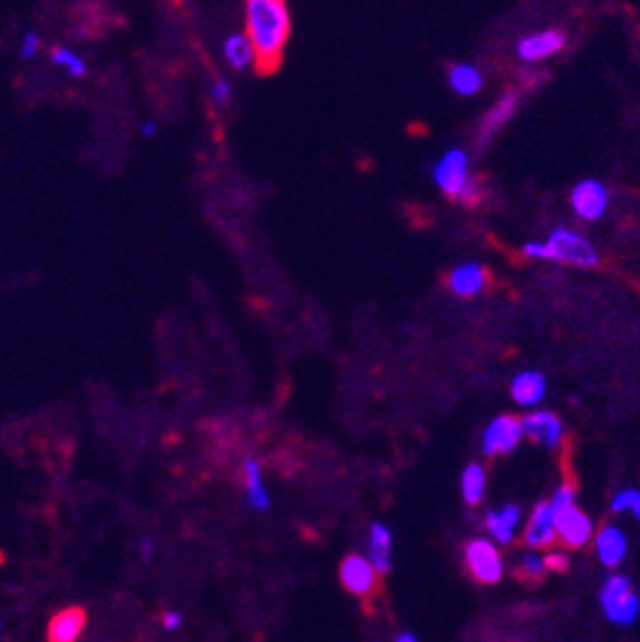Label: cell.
I'll use <instances>...</instances> for the list:
<instances>
[{
	"label": "cell",
	"mask_w": 640,
	"mask_h": 642,
	"mask_svg": "<svg viewBox=\"0 0 640 642\" xmlns=\"http://www.w3.org/2000/svg\"><path fill=\"white\" fill-rule=\"evenodd\" d=\"M246 36L254 47L256 70L274 72L280 67L290 39V8L282 0L246 3Z\"/></svg>",
	"instance_id": "1"
},
{
	"label": "cell",
	"mask_w": 640,
	"mask_h": 642,
	"mask_svg": "<svg viewBox=\"0 0 640 642\" xmlns=\"http://www.w3.org/2000/svg\"><path fill=\"white\" fill-rule=\"evenodd\" d=\"M433 180L443 195L459 203L474 205L479 200V185L472 174V159L464 149H448L433 167Z\"/></svg>",
	"instance_id": "2"
},
{
	"label": "cell",
	"mask_w": 640,
	"mask_h": 642,
	"mask_svg": "<svg viewBox=\"0 0 640 642\" xmlns=\"http://www.w3.org/2000/svg\"><path fill=\"white\" fill-rule=\"evenodd\" d=\"M600 604L605 617L617 627H630L640 617V596L633 591V581L623 573L607 576L600 589Z\"/></svg>",
	"instance_id": "3"
},
{
	"label": "cell",
	"mask_w": 640,
	"mask_h": 642,
	"mask_svg": "<svg viewBox=\"0 0 640 642\" xmlns=\"http://www.w3.org/2000/svg\"><path fill=\"white\" fill-rule=\"evenodd\" d=\"M543 243H546V259L561 261V264H571V267L582 269H592L600 264L597 249H594L582 233L571 231V228H556Z\"/></svg>",
	"instance_id": "4"
},
{
	"label": "cell",
	"mask_w": 640,
	"mask_h": 642,
	"mask_svg": "<svg viewBox=\"0 0 640 642\" xmlns=\"http://www.w3.org/2000/svg\"><path fill=\"white\" fill-rule=\"evenodd\" d=\"M464 563L466 571L477 584L492 586L502 579L505 573V563H502L500 548L492 540L474 538L472 543H466L464 550Z\"/></svg>",
	"instance_id": "5"
},
{
	"label": "cell",
	"mask_w": 640,
	"mask_h": 642,
	"mask_svg": "<svg viewBox=\"0 0 640 642\" xmlns=\"http://www.w3.org/2000/svg\"><path fill=\"white\" fill-rule=\"evenodd\" d=\"M520 440H523V428H520L518 417L500 415L484 428L482 451L489 458L507 456L520 446Z\"/></svg>",
	"instance_id": "6"
},
{
	"label": "cell",
	"mask_w": 640,
	"mask_h": 642,
	"mask_svg": "<svg viewBox=\"0 0 640 642\" xmlns=\"http://www.w3.org/2000/svg\"><path fill=\"white\" fill-rule=\"evenodd\" d=\"M341 584H344V589L349 591V594L369 599V596L377 594L379 573L374 571L369 558L359 556V553H351V556H346L344 563H341Z\"/></svg>",
	"instance_id": "7"
},
{
	"label": "cell",
	"mask_w": 640,
	"mask_h": 642,
	"mask_svg": "<svg viewBox=\"0 0 640 642\" xmlns=\"http://www.w3.org/2000/svg\"><path fill=\"white\" fill-rule=\"evenodd\" d=\"M520 428H523V438L536 440L546 448H559L561 440H564V423L551 410L528 412L525 417H520Z\"/></svg>",
	"instance_id": "8"
},
{
	"label": "cell",
	"mask_w": 640,
	"mask_h": 642,
	"mask_svg": "<svg viewBox=\"0 0 640 642\" xmlns=\"http://www.w3.org/2000/svg\"><path fill=\"white\" fill-rule=\"evenodd\" d=\"M523 543L528 550H551L553 545L559 543L556 535V517H553L548 502H541L538 507H533V515L528 517L523 530Z\"/></svg>",
	"instance_id": "9"
},
{
	"label": "cell",
	"mask_w": 640,
	"mask_h": 642,
	"mask_svg": "<svg viewBox=\"0 0 640 642\" xmlns=\"http://www.w3.org/2000/svg\"><path fill=\"white\" fill-rule=\"evenodd\" d=\"M610 205V192L600 180H582L571 190V208L582 220H600Z\"/></svg>",
	"instance_id": "10"
},
{
	"label": "cell",
	"mask_w": 640,
	"mask_h": 642,
	"mask_svg": "<svg viewBox=\"0 0 640 642\" xmlns=\"http://www.w3.org/2000/svg\"><path fill=\"white\" fill-rule=\"evenodd\" d=\"M556 535L566 548H584L594 538V522L587 512L579 507H571L561 515H556Z\"/></svg>",
	"instance_id": "11"
},
{
	"label": "cell",
	"mask_w": 640,
	"mask_h": 642,
	"mask_svg": "<svg viewBox=\"0 0 640 642\" xmlns=\"http://www.w3.org/2000/svg\"><path fill=\"white\" fill-rule=\"evenodd\" d=\"M594 553L600 558L602 566L617 568L628 556V535L615 525H602L594 533Z\"/></svg>",
	"instance_id": "12"
},
{
	"label": "cell",
	"mask_w": 640,
	"mask_h": 642,
	"mask_svg": "<svg viewBox=\"0 0 640 642\" xmlns=\"http://www.w3.org/2000/svg\"><path fill=\"white\" fill-rule=\"evenodd\" d=\"M88 625V614L82 607H67L49 619L47 642H80Z\"/></svg>",
	"instance_id": "13"
},
{
	"label": "cell",
	"mask_w": 640,
	"mask_h": 642,
	"mask_svg": "<svg viewBox=\"0 0 640 642\" xmlns=\"http://www.w3.org/2000/svg\"><path fill=\"white\" fill-rule=\"evenodd\" d=\"M566 47V36L556 29L538 31V34H530L525 39H520L518 44V57L523 62H541V59L553 57L559 54L561 49Z\"/></svg>",
	"instance_id": "14"
},
{
	"label": "cell",
	"mask_w": 640,
	"mask_h": 642,
	"mask_svg": "<svg viewBox=\"0 0 640 642\" xmlns=\"http://www.w3.org/2000/svg\"><path fill=\"white\" fill-rule=\"evenodd\" d=\"M520 520H523V512H520L518 504H505L502 509L484 515V527L497 545H510L518 535Z\"/></svg>",
	"instance_id": "15"
},
{
	"label": "cell",
	"mask_w": 640,
	"mask_h": 642,
	"mask_svg": "<svg viewBox=\"0 0 640 642\" xmlns=\"http://www.w3.org/2000/svg\"><path fill=\"white\" fill-rule=\"evenodd\" d=\"M487 287V269L477 261L459 264L454 272L448 274V290L459 297H474Z\"/></svg>",
	"instance_id": "16"
},
{
	"label": "cell",
	"mask_w": 640,
	"mask_h": 642,
	"mask_svg": "<svg viewBox=\"0 0 640 642\" xmlns=\"http://www.w3.org/2000/svg\"><path fill=\"white\" fill-rule=\"evenodd\" d=\"M512 400L520 407H536L546 397V376L541 371H520L510 384Z\"/></svg>",
	"instance_id": "17"
},
{
	"label": "cell",
	"mask_w": 640,
	"mask_h": 642,
	"mask_svg": "<svg viewBox=\"0 0 640 642\" xmlns=\"http://www.w3.org/2000/svg\"><path fill=\"white\" fill-rule=\"evenodd\" d=\"M369 563L377 573H387L392 568V530L384 522L369 525Z\"/></svg>",
	"instance_id": "18"
},
{
	"label": "cell",
	"mask_w": 640,
	"mask_h": 642,
	"mask_svg": "<svg viewBox=\"0 0 640 642\" xmlns=\"http://www.w3.org/2000/svg\"><path fill=\"white\" fill-rule=\"evenodd\" d=\"M244 479H246V502L254 512H267L269 509V492L264 486L262 466L256 458H246L244 461Z\"/></svg>",
	"instance_id": "19"
},
{
	"label": "cell",
	"mask_w": 640,
	"mask_h": 642,
	"mask_svg": "<svg viewBox=\"0 0 640 642\" xmlns=\"http://www.w3.org/2000/svg\"><path fill=\"white\" fill-rule=\"evenodd\" d=\"M482 82V72H479L474 64H454V67L448 70V85H451L454 93L464 95V98L477 95L479 90H482Z\"/></svg>",
	"instance_id": "20"
},
{
	"label": "cell",
	"mask_w": 640,
	"mask_h": 642,
	"mask_svg": "<svg viewBox=\"0 0 640 642\" xmlns=\"http://www.w3.org/2000/svg\"><path fill=\"white\" fill-rule=\"evenodd\" d=\"M484 492H487V471H484L482 463H469L461 474V494H464V502L469 507H477L484 499Z\"/></svg>",
	"instance_id": "21"
},
{
	"label": "cell",
	"mask_w": 640,
	"mask_h": 642,
	"mask_svg": "<svg viewBox=\"0 0 640 642\" xmlns=\"http://www.w3.org/2000/svg\"><path fill=\"white\" fill-rule=\"evenodd\" d=\"M223 57L226 62L231 64L233 70H246L251 64H256L254 57V47H251V41L246 34H231L223 44Z\"/></svg>",
	"instance_id": "22"
},
{
	"label": "cell",
	"mask_w": 640,
	"mask_h": 642,
	"mask_svg": "<svg viewBox=\"0 0 640 642\" xmlns=\"http://www.w3.org/2000/svg\"><path fill=\"white\" fill-rule=\"evenodd\" d=\"M515 108H518V95L515 93H507L505 98L497 100V103L492 105V110L487 113V118H484V126H482L484 139H487L489 134H495L497 128L505 126V123L512 118V113H515Z\"/></svg>",
	"instance_id": "23"
},
{
	"label": "cell",
	"mask_w": 640,
	"mask_h": 642,
	"mask_svg": "<svg viewBox=\"0 0 640 642\" xmlns=\"http://www.w3.org/2000/svg\"><path fill=\"white\" fill-rule=\"evenodd\" d=\"M52 62L57 64V67H62V70H67V75L75 77V80H80V77L88 75V64H85V59H82L80 54L72 52V49H67V47L54 49Z\"/></svg>",
	"instance_id": "24"
},
{
	"label": "cell",
	"mask_w": 640,
	"mask_h": 642,
	"mask_svg": "<svg viewBox=\"0 0 640 642\" xmlns=\"http://www.w3.org/2000/svg\"><path fill=\"white\" fill-rule=\"evenodd\" d=\"M546 561H543L541 553H536V550H525L523 556H520L518 561V573L520 579L525 581H541L543 576H546Z\"/></svg>",
	"instance_id": "25"
},
{
	"label": "cell",
	"mask_w": 640,
	"mask_h": 642,
	"mask_svg": "<svg viewBox=\"0 0 640 642\" xmlns=\"http://www.w3.org/2000/svg\"><path fill=\"white\" fill-rule=\"evenodd\" d=\"M610 509L617 512V515L628 512L635 520H640V489H623V492H617L615 497H612Z\"/></svg>",
	"instance_id": "26"
},
{
	"label": "cell",
	"mask_w": 640,
	"mask_h": 642,
	"mask_svg": "<svg viewBox=\"0 0 640 642\" xmlns=\"http://www.w3.org/2000/svg\"><path fill=\"white\" fill-rule=\"evenodd\" d=\"M548 507H551L553 517L561 515V512H566V509L576 507V489L574 484H561L556 492H553V497L548 499Z\"/></svg>",
	"instance_id": "27"
},
{
	"label": "cell",
	"mask_w": 640,
	"mask_h": 642,
	"mask_svg": "<svg viewBox=\"0 0 640 642\" xmlns=\"http://www.w3.org/2000/svg\"><path fill=\"white\" fill-rule=\"evenodd\" d=\"M543 561H546L548 571L564 573L566 568H569V556H566L564 550H548L546 556H543Z\"/></svg>",
	"instance_id": "28"
},
{
	"label": "cell",
	"mask_w": 640,
	"mask_h": 642,
	"mask_svg": "<svg viewBox=\"0 0 640 642\" xmlns=\"http://www.w3.org/2000/svg\"><path fill=\"white\" fill-rule=\"evenodd\" d=\"M210 98L216 100L218 105H226L228 100H231V82H228L226 77H218V80L213 82V87H210Z\"/></svg>",
	"instance_id": "29"
},
{
	"label": "cell",
	"mask_w": 640,
	"mask_h": 642,
	"mask_svg": "<svg viewBox=\"0 0 640 642\" xmlns=\"http://www.w3.org/2000/svg\"><path fill=\"white\" fill-rule=\"evenodd\" d=\"M39 49H41V39L34 34V31H29V34L24 36V41H21V59L36 57Z\"/></svg>",
	"instance_id": "30"
},
{
	"label": "cell",
	"mask_w": 640,
	"mask_h": 642,
	"mask_svg": "<svg viewBox=\"0 0 640 642\" xmlns=\"http://www.w3.org/2000/svg\"><path fill=\"white\" fill-rule=\"evenodd\" d=\"M525 259H543L546 261V243L543 241H528L523 246Z\"/></svg>",
	"instance_id": "31"
},
{
	"label": "cell",
	"mask_w": 640,
	"mask_h": 642,
	"mask_svg": "<svg viewBox=\"0 0 640 642\" xmlns=\"http://www.w3.org/2000/svg\"><path fill=\"white\" fill-rule=\"evenodd\" d=\"M162 627H164V630H167V632L180 630V627H182V614L177 612V609H169V612H164Z\"/></svg>",
	"instance_id": "32"
},
{
	"label": "cell",
	"mask_w": 640,
	"mask_h": 642,
	"mask_svg": "<svg viewBox=\"0 0 640 642\" xmlns=\"http://www.w3.org/2000/svg\"><path fill=\"white\" fill-rule=\"evenodd\" d=\"M139 548H141V558H144V561H152L154 558V538H149V535H146V538H141Z\"/></svg>",
	"instance_id": "33"
},
{
	"label": "cell",
	"mask_w": 640,
	"mask_h": 642,
	"mask_svg": "<svg viewBox=\"0 0 640 642\" xmlns=\"http://www.w3.org/2000/svg\"><path fill=\"white\" fill-rule=\"evenodd\" d=\"M141 134H144V139H154V136H157V123L146 121L144 126H141Z\"/></svg>",
	"instance_id": "34"
},
{
	"label": "cell",
	"mask_w": 640,
	"mask_h": 642,
	"mask_svg": "<svg viewBox=\"0 0 640 642\" xmlns=\"http://www.w3.org/2000/svg\"><path fill=\"white\" fill-rule=\"evenodd\" d=\"M395 642H418V637H415L413 632H400V635L395 637Z\"/></svg>",
	"instance_id": "35"
},
{
	"label": "cell",
	"mask_w": 640,
	"mask_h": 642,
	"mask_svg": "<svg viewBox=\"0 0 640 642\" xmlns=\"http://www.w3.org/2000/svg\"><path fill=\"white\" fill-rule=\"evenodd\" d=\"M0 632H3V622H0Z\"/></svg>",
	"instance_id": "36"
}]
</instances>
